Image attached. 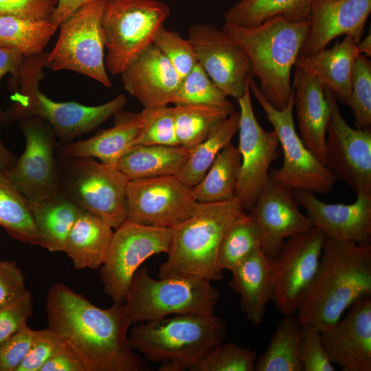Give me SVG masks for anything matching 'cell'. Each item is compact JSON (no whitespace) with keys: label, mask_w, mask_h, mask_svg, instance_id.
Masks as SVG:
<instances>
[{"label":"cell","mask_w":371,"mask_h":371,"mask_svg":"<svg viewBox=\"0 0 371 371\" xmlns=\"http://www.w3.org/2000/svg\"><path fill=\"white\" fill-rule=\"evenodd\" d=\"M45 310L48 328L76 352L88 371H146L149 365L128 341L132 325L124 304L100 308L62 283L51 286Z\"/></svg>","instance_id":"obj_1"},{"label":"cell","mask_w":371,"mask_h":371,"mask_svg":"<svg viewBox=\"0 0 371 371\" xmlns=\"http://www.w3.org/2000/svg\"><path fill=\"white\" fill-rule=\"evenodd\" d=\"M371 296V243L325 237L316 277L297 317L323 332L357 301Z\"/></svg>","instance_id":"obj_2"},{"label":"cell","mask_w":371,"mask_h":371,"mask_svg":"<svg viewBox=\"0 0 371 371\" xmlns=\"http://www.w3.org/2000/svg\"><path fill=\"white\" fill-rule=\"evenodd\" d=\"M310 21L291 22L281 15L254 26L225 22L222 30L247 53L250 75L276 109H283L293 97L291 71L307 37Z\"/></svg>","instance_id":"obj_3"},{"label":"cell","mask_w":371,"mask_h":371,"mask_svg":"<svg viewBox=\"0 0 371 371\" xmlns=\"http://www.w3.org/2000/svg\"><path fill=\"white\" fill-rule=\"evenodd\" d=\"M227 324L216 315L183 314L135 324L128 333L131 348L159 371H194L226 338Z\"/></svg>","instance_id":"obj_4"},{"label":"cell","mask_w":371,"mask_h":371,"mask_svg":"<svg viewBox=\"0 0 371 371\" xmlns=\"http://www.w3.org/2000/svg\"><path fill=\"white\" fill-rule=\"evenodd\" d=\"M47 54L24 57L16 80L19 89L11 97L12 104L4 111V126L25 117H38L66 144L95 129L124 109L127 99L122 93L98 106L49 98L39 90Z\"/></svg>","instance_id":"obj_5"},{"label":"cell","mask_w":371,"mask_h":371,"mask_svg":"<svg viewBox=\"0 0 371 371\" xmlns=\"http://www.w3.org/2000/svg\"><path fill=\"white\" fill-rule=\"evenodd\" d=\"M245 210L236 198L221 202L196 203L194 213L172 227L167 259L158 278L194 276L220 281L223 271L218 265L221 243L227 229Z\"/></svg>","instance_id":"obj_6"},{"label":"cell","mask_w":371,"mask_h":371,"mask_svg":"<svg viewBox=\"0 0 371 371\" xmlns=\"http://www.w3.org/2000/svg\"><path fill=\"white\" fill-rule=\"evenodd\" d=\"M219 299L211 281L199 276L154 279L139 267L129 285L124 304L132 324L183 314L212 315Z\"/></svg>","instance_id":"obj_7"},{"label":"cell","mask_w":371,"mask_h":371,"mask_svg":"<svg viewBox=\"0 0 371 371\" xmlns=\"http://www.w3.org/2000/svg\"><path fill=\"white\" fill-rule=\"evenodd\" d=\"M56 157L62 194L113 229L127 219L129 179L116 165L91 157Z\"/></svg>","instance_id":"obj_8"},{"label":"cell","mask_w":371,"mask_h":371,"mask_svg":"<svg viewBox=\"0 0 371 371\" xmlns=\"http://www.w3.org/2000/svg\"><path fill=\"white\" fill-rule=\"evenodd\" d=\"M170 14L159 0H106L102 18L106 70L120 75L153 45Z\"/></svg>","instance_id":"obj_9"},{"label":"cell","mask_w":371,"mask_h":371,"mask_svg":"<svg viewBox=\"0 0 371 371\" xmlns=\"http://www.w3.org/2000/svg\"><path fill=\"white\" fill-rule=\"evenodd\" d=\"M249 85L250 92L272 124L283 153L282 166L269 172V177L289 191L322 194L330 192L337 179L297 133L293 115V97L285 108L276 109L266 100L251 76L249 78Z\"/></svg>","instance_id":"obj_10"},{"label":"cell","mask_w":371,"mask_h":371,"mask_svg":"<svg viewBox=\"0 0 371 371\" xmlns=\"http://www.w3.org/2000/svg\"><path fill=\"white\" fill-rule=\"evenodd\" d=\"M106 1L82 6L60 25L58 38L47 54L45 67L75 71L106 87L111 86L105 66L102 27Z\"/></svg>","instance_id":"obj_11"},{"label":"cell","mask_w":371,"mask_h":371,"mask_svg":"<svg viewBox=\"0 0 371 371\" xmlns=\"http://www.w3.org/2000/svg\"><path fill=\"white\" fill-rule=\"evenodd\" d=\"M172 229L135 223L126 220L115 229L101 265L103 291L113 304H124L131 280L150 256L167 254Z\"/></svg>","instance_id":"obj_12"},{"label":"cell","mask_w":371,"mask_h":371,"mask_svg":"<svg viewBox=\"0 0 371 371\" xmlns=\"http://www.w3.org/2000/svg\"><path fill=\"white\" fill-rule=\"evenodd\" d=\"M325 236L313 227L285 240L272 260V301L284 315H295L319 269Z\"/></svg>","instance_id":"obj_13"},{"label":"cell","mask_w":371,"mask_h":371,"mask_svg":"<svg viewBox=\"0 0 371 371\" xmlns=\"http://www.w3.org/2000/svg\"><path fill=\"white\" fill-rule=\"evenodd\" d=\"M25 140V148L5 172L17 190L30 201H38L60 193L56 157V136L38 117L16 122Z\"/></svg>","instance_id":"obj_14"},{"label":"cell","mask_w":371,"mask_h":371,"mask_svg":"<svg viewBox=\"0 0 371 371\" xmlns=\"http://www.w3.org/2000/svg\"><path fill=\"white\" fill-rule=\"evenodd\" d=\"M240 107L238 148L241 165L236 198L249 212L269 177V168L278 157L279 140L275 131H267L258 122L251 103L249 82L237 100Z\"/></svg>","instance_id":"obj_15"},{"label":"cell","mask_w":371,"mask_h":371,"mask_svg":"<svg viewBox=\"0 0 371 371\" xmlns=\"http://www.w3.org/2000/svg\"><path fill=\"white\" fill-rule=\"evenodd\" d=\"M330 106L326 135V166L356 194L371 192V130L352 128L337 99L324 87Z\"/></svg>","instance_id":"obj_16"},{"label":"cell","mask_w":371,"mask_h":371,"mask_svg":"<svg viewBox=\"0 0 371 371\" xmlns=\"http://www.w3.org/2000/svg\"><path fill=\"white\" fill-rule=\"evenodd\" d=\"M191 188L176 175L129 180L127 220L159 227H173L194 213Z\"/></svg>","instance_id":"obj_17"},{"label":"cell","mask_w":371,"mask_h":371,"mask_svg":"<svg viewBox=\"0 0 371 371\" xmlns=\"http://www.w3.org/2000/svg\"><path fill=\"white\" fill-rule=\"evenodd\" d=\"M197 63L227 96L239 99L249 82L251 62L245 50L222 29L196 23L188 30Z\"/></svg>","instance_id":"obj_18"},{"label":"cell","mask_w":371,"mask_h":371,"mask_svg":"<svg viewBox=\"0 0 371 371\" xmlns=\"http://www.w3.org/2000/svg\"><path fill=\"white\" fill-rule=\"evenodd\" d=\"M249 212L260 229L261 250L271 260L277 257L286 240L313 227L307 215L299 210L291 191L270 177Z\"/></svg>","instance_id":"obj_19"},{"label":"cell","mask_w":371,"mask_h":371,"mask_svg":"<svg viewBox=\"0 0 371 371\" xmlns=\"http://www.w3.org/2000/svg\"><path fill=\"white\" fill-rule=\"evenodd\" d=\"M347 314L321 332L324 350L344 371L371 370V296L357 301Z\"/></svg>","instance_id":"obj_20"},{"label":"cell","mask_w":371,"mask_h":371,"mask_svg":"<svg viewBox=\"0 0 371 371\" xmlns=\"http://www.w3.org/2000/svg\"><path fill=\"white\" fill-rule=\"evenodd\" d=\"M350 204L328 203L308 191H295L294 199L304 207L313 226L325 237L366 243L371 239V192H359Z\"/></svg>","instance_id":"obj_21"},{"label":"cell","mask_w":371,"mask_h":371,"mask_svg":"<svg viewBox=\"0 0 371 371\" xmlns=\"http://www.w3.org/2000/svg\"><path fill=\"white\" fill-rule=\"evenodd\" d=\"M370 12L371 0H312L310 27L299 56L313 54L341 35L357 43Z\"/></svg>","instance_id":"obj_22"},{"label":"cell","mask_w":371,"mask_h":371,"mask_svg":"<svg viewBox=\"0 0 371 371\" xmlns=\"http://www.w3.org/2000/svg\"><path fill=\"white\" fill-rule=\"evenodd\" d=\"M120 76L125 89L144 108L172 103L181 80L168 60L153 45L142 52Z\"/></svg>","instance_id":"obj_23"},{"label":"cell","mask_w":371,"mask_h":371,"mask_svg":"<svg viewBox=\"0 0 371 371\" xmlns=\"http://www.w3.org/2000/svg\"><path fill=\"white\" fill-rule=\"evenodd\" d=\"M293 101L300 137L313 155L326 165V135L330 106L324 87L315 76L295 65Z\"/></svg>","instance_id":"obj_24"},{"label":"cell","mask_w":371,"mask_h":371,"mask_svg":"<svg viewBox=\"0 0 371 371\" xmlns=\"http://www.w3.org/2000/svg\"><path fill=\"white\" fill-rule=\"evenodd\" d=\"M112 127L94 136L57 146L56 155L64 157H85L115 165L134 144L142 122V111L132 113L121 110L114 115Z\"/></svg>","instance_id":"obj_25"},{"label":"cell","mask_w":371,"mask_h":371,"mask_svg":"<svg viewBox=\"0 0 371 371\" xmlns=\"http://www.w3.org/2000/svg\"><path fill=\"white\" fill-rule=\"evenodd\" d=\"M360 54L357 43L345 36L330 48L313 54L299 56L295 65L317 78L337 100L346 104L351 89L355 61Z\"/></svg>","instance_id":"obj_26"},{"label":"cell","mask_w":371,"mask_h":371,"mask_svg":"<svg viewBox=\"0 0 371 371\" xmlns=\"http://www.w3.org/2000/svg\"><path fill=\"white\" fill-rule=\"evenodd\" d=\"M271 267L272 260L258 249L231 271L230 284L240 295L241 310L255 325L262 322L272 300Z\"/></svg>","instance_id":"obj_27"},{"label":"cell","mask_w":371,"mask_h":371,"mask_svg":"<svg viewBox=\"0 0 371 371\" xmlns=\"http://www.w3.org/2000/svg\"><path fill=\"white\" fill-rule=\"evenodd\" d=\"M113 227L82 209L66 240L65 251L77 269L100 268L113 236Z\"/></svg>","instance_id":"obj_28"},{"label":"cell","mask_w":371,"mask_h":371,"mask_svg":"<svg viewBox=\"0 0 371 371\" xmlns=\"http://www.w3.org/2000/svg\"><path fill=\"white\" fill-rule=\"evenodd\" d=\"M191 150L181 146H132L115 164L129 180L177 175Z\"/></svg>","instance_id":"obj_29"},{"label":"cell","mask_w":371,"mask_h":371,"mask_svg":"<svg viewBox=\"0 0 371 371\" xmlns=\"http://www.w3.org/2000/svg\"><path fill=\"white\" fill-rule=\"evenodd\" d=\"M39 245L50 252L65 251L68 234L82 210L61 193L38 201H28Z\"/></svg>","instance_id":"obj_30"},{"label":"cell","mask_w":371,"mask_h":371,"mask_svg":"<svg viewBox=\"0 0 371 371\" xmlns=\"http://www.w3.org/2000/svg\"><path fill=\"white\" fill-rule=\"evenodd\" d=\"M240 165L238 148L231 142L219 153L201 180L191 188L196 202L213 203L235 199Z\"/></svg>","instance_id":"obj_31"},{"label":"cell","mask_w":371,"mask_h":371,"mask_svg":"<svg viewBox=\"0 0 371 371\" xmlns=\"http://www.w3.org/2000/svg\"><path fill=\"white\" fill-rule=\"evenodd\" d=\"M312 0H240L224 14L225 22L249 27L281 15L291 22L308 21Z\"/></svg>","instance_id":"obj_32"},{"label":"cell","mask_w":371,"mask_h":371,"mask_svg":"<svg viewBox=\"0 0 371 371\" xmlns=\"http://www.w3.org/2000/svg\"><path fill=\"white\" fill-rule=\"evenodd\" d=\"M301 323L295 315H284L267 350L256 358V371H303L298 357Z\"/></svg>","instance_id":"obj_33"},{"label":"cell","mask_w":371,"mask_h":371,"mask_svg":"<svg viewBox=\"0 0 371 371\" xmlns=\"http://www.w3.org/2000/svg\"><path fill=\"white\" fill-rule=\"evenodd\" d=\"M239 119L240 112L234 111L191 150L185 166L176 175L183 183L192 188L201 180L219 153L238 132Z\"/></svg>","instance_id":"obj_34"},{"label":"cell","mask_w":371,"mask_h":371,"mask_svg":"<svg viewBox=\"0 0 371 371\" xmlns=\"http://www.w3.org/2000/svg\"><path fill=\"white\" fill-rule=\"evenodd\" d=\"M57 28L51 20L0 16V46L14 49L24 57L39 55Z\"/></svg>","instance_id":"obj_35"},{"label":"cell","mask_w":371,"mask_h":371,"mask_svg":"<svg viewBox=\"0 0 371 371\" xmlns=\"http://www.w3.org/2000/svg\"><path fill=\"white\" fill-rule=\"evenodd\" d=\"M0 226L13 239L39 245L28 201L17 190L0 170Z\"/></svg>","instance_id":"obj_36"},{"label":"cell","mask_w":371,"mask_h":371,"mask_svg":"<svg viewBox=\"0 0 371 371\" xmlns=\"http://www.w3.org/2000/svg\"><path fill=\"white\" fill-rule=\"evenodd\" d=\"M175 130L179 146L192 150L232 111L210 105H175Z\"/></svg>","instance_id":"obj_37"},{"label":"cell","mask_w":371,"mask_h":371,"mask_svg":"<svg viewBox=\"0 0 371 371\" xmlns=\"http://www.w3.org/2000/svg\"><path fill=\"white\" fill-rule=\"evenodd\" d=\"M261 232L254 216L243 212L225 233L218 254V265L232 271L253 252L261 249Z\"/></svg>","instance_id":"obj_38"},{"label":"cell","mask_w":371,"mask_h":371,"mask_svg":"<svg viewBox=\"0 0 371 371\" xmlns=\"http://www.w3.org/2000/svg\"><path fill=\"white\" fill-rule=\"evenodd\" d=\"M175 105L202 104L235 111L234 105L197 64L184 76L172 98Z\"/></svg>","instance_id":"obj_39"},{"label":"cell","mask_w":371,"mask_h":371,"mask_svg":"<svg viewBox=\"0 0 371 371\" xmlns=\"http://www.w3.org/2000/svg\"><path fill=\"white\" fill-rule=\"evenodd\" d=\"M347 104L355 117V128L371 130V62L359 54L355 61L352 89Z\"/></svg>","instance_id":"obj_40"},{"label":"cell","mask_w":371,"mask_h":371,"mask_svg":"<svg viewBox=\"0 0 371 371\" xmlns=\"http://www.w3.org/2000/svg\"><path fill=\"white\" fill-rule=\"evenodd\" d=\"M142 111L143 122L133 145L179 146L172 107L164 105Z\"/></svg>","instance_id":"obj_41"},{"label":"cell","mask_w":371,"mask_h":371,"mask_svg":"<svg viewBox=\"0 0 371 371\" xmlns=\"http://www.w3.org/2000/svg\"><path fill=\"white\" fill-rule=\"evenodd\" d=\"M256 358L254 350L233 343H222L200 362L194 371H254Z\"/></svg>","instance_id":"obj_42"},{"label":"cell","mask_w":371,"mask_h":371,"mask_svg":"<svg viewBox=\"0 0 371 371\" xmlns=\"http://www.w3.org/2000/svg\"><path fill=\"white\" fill-rule=\"evenodd\" d=\"M153 45L168 60L181 79L197 64V59L190 40L164 26L157 33Z\"/></svg>","instance_id":"obj_43"},{"label":"cell","mask_w":371,"mask_h":371,"mask_svg":"<svg viewBox=\"0 0 371 371\" xmlns=\"http://www.w3.org/2000/svg\"><path fill=\"white\" fill-rule=\"evenodd\" d=\"M298 357L303 371H335L322 344L321 332L315 326L301 324Z\"/></svg>","instance_id":"obj_44"},{"label":"cell","mask_w":371,"mask_h":371,"mask_svg":"<svg viewBox=\"0 0 371 371\" xmlns=\"http://www.w3.org/2000/svg\"><path fill=\"white\" fill-rule=\"evenodd\" d=\"M65 343L49 328L34 330L30 350L16 371H40L46 361Z\"/></svg>","instance_id":"obj_45"},{"label":"cell","mask_w":371,"mask_h":371,"mask_svg":"<svg viewBox=\"0 0 371 371\" xmlns=\"http://www.w3.org/2000/svg\"><path fill=\"white\" fill-rule=\"evenodd\" d=\"M32 302L31 293L27 289L16 300L0 308V344L27 325L33 315Z\"/></svg>","instance_id":"obj_46"},{"label":"cell","mask_w":371,"mask_h":371,"mask_svg":"<svg viewBox=\"0 0 371 371\" xmlns=\"http://www.w3.org/2000/svg\"><path fill=\"white\" fill-rule=\"evenodd\" d=\"M34 331L26 325L0 344V371H16L30 350Z\"/></svg>","instance_id":"obj_47"},{"label":"cell","mask_w":371,"mask_h":371,"mask_svg":"<svg viewBox=\"0 0 371 371\" xmlns=\"http://www.w3.org/2000/svg\"><path fill=\"white\" fill-rule=\"evenodd\" d=\"M58 0H0V16L50 20Z\"/></svg>","instance_id":"obj_48"},{"label":"cell","mask_w":371,"mask_h":371,"mask_svg":"<svg viewBox=\"0 0 371 371\" xmlns=\"http://www.w3.org/2000/svg\"><path fill=\"white\" fill-rule=\"evenodd\" d=\"M27 290L25 276L15 261H0V308L12 303Z\"/></svg>","instance_id":"obj_49"},{"label":"cell","mask_w":371,"mask_h":371,"mask_svg":"<svg viewBox=\"0 0 371 371\" xmlns=\"http://www.w3.org/2000/svg\"><path fill=\"white\" fill-rule=\"evenodd\" d=\"M40 371H88L80 357L66 343L43 364Z\"/></svg>","instance_id":"obj_50"},{"label":"cell","mask_w":371,"mask_h":371,"mask_svg":"<svg viewBox=\"0 0 371 371\" xmlns=\"http://www.w3.org/2000/svg\"><path fill=\"white\" fill-rule=\"evenodd\" d=\"M24 56L17 50L0 46V80L10 73L16 82ZM4 111L0 109V126H4Z\"/></svg>","instance_id":"obj_51"},{"label":"cell","mask_w":371,"mask_h":371,"mask_svg":"<svg viewBox=\"0 0 371 371\" xmlns=\"http://www.w3.org/2000/svg\"><path fill=\"white\" fill-rule=\"evenodd\" d=\"M97 1L106 0H58L51 21L58 27L60 25L82 6Z\"/></svg>","instance_id":"obj_52"},{"label":"cell","mask_w":371,"mask_h":371,"mask_svg":"<svg viewBox=\"0 0 371 371\" xmlns=\"http://www.w3.org/2000/svg\"><path fill=\"white\" fill-rule=\"evenodd\" d=\"M17 157L3 143L0 137V170L5 172L14 164Z\"/></svg>","instance_id":"obj_53"},{"label":"cell","mask_w":371,"mask_h":371,"mask_svg":"<svg viewBox=\"0 0 371 371\" xmlns=\"http://www.w3.org/2000/svg\"><path fill=\"white\" fill-rule=\"evenodd\" d=\"M357 47L360 54L368 58L371 56V35L370 33L365 38H361L357 43Z\"/></svg>","instance_id":"obj_54"}]
</instances>
